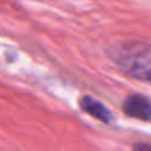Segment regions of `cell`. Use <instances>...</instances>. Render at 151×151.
Wrapping results in <instances>:
<instances>
[{
  "instance_id": "1",
  "label": "cell",
  "mask_w": 151,
  "mask_h": 151,
  "mask_svg": "<svg viewBox=\"0 0 151 151\" xmlns=\"http://www.w3.org/2000/svg\"><path fill=\"white\" fill-rule=\"evenodd\" d=\"M113 59L126 74L151 84V46L139 42L120 45Z\"/></svg>"
},
{
  "instance_id": "2",
  "label": "cell",
  "mask_w": 151,
  "mask_h": 151,
  "mask_svg": "<svg viewBox=\"0 0 151 151\" xmlns=\"http://www.w3.org/2000/svg\"><path fill=\"white\" fill-rule=\"evenodd\" d=\"M123 109H124V112L130 117L143 119V120L151 118V103L147 98L140 94L130 96L125 100Z\"/></svg>"
},
{
  "instance_id": "3",
  "label": "cell",
  "mask_w": 151,
  "mask_h": 151,
  "mask_svg": "<svg viewBox=\"0 0 151 151\" xmlns=\"http://www.w3.org/2000/svg\"><path fill=\"white\" fill-rule=\"evenodd\" d=\"M80 106L85 112L104 123H110L112 119L111 112L100 101L96 100L92 97H83L80 100Z\"/></svg>"
},
{
  "instance_id": "4",
  "label": "cell",
  "mask_w": 151,
  "mask_h": 151,
  "mask_svg": "<svg viewBox=\"0 0 151 151\" xmlns=\"http://www.w3.org/2000/svg\"><path fill=\"white\" fill-rule=\"evenodd\" d=\"M133 151H151V145H149V144H137V145H134Z\"/></svg>"
}]
</instances>
